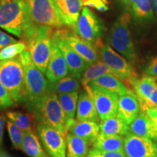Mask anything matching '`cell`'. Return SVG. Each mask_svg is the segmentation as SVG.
I'll return each instance as SVG.
<instances>
[{
    "label": "cell",
    "mask_w": 157,
    "mask_h": 157,
    "mask_svg": "<svg viewBox=\"0 0 157 157\" xmlns=\"http://www.w3.org/2000/svg\"><path fill=\"white\" fill-rule=\"evenodd\" d=\"M36 25L31 19L26 0H0V28L29 40Z\"/></svg>",
    "instance_id": "cell-1"
},
{
    "label": "cell",
    "mask_w": 157,
    "mask_h": 157,
    "mask_svg": "<svg viewBox=\"0 0 157 157\" xmlns=\"http://www.w3.org/2000/svg\"><path fill=\"white\" fill-rule=\"evenodd\" d=\"M24 69L23 101L27 108L38 101L48 92V81L44 73L34 64L29 50L19 55Z\"/></svg>",
    "instance_id": "cell-2"
},
{
    "label": "cell",
    "mask_w": 157,
    "mask_h": 157,
    "mask_svg": "<svg viewBox=\"0 0 157 157\" xmlns=\"http://www.w3.org/2000/svg\"><path fill=\"white\" fill-rule=\"evenodd\" d=\"M37 121L51 125L66 136L68 132V126L58 96L48 92L38 101L29 106Z\"/></svg>",
    "instance_id": "cell-3"
},
{
    "label": "cell",
    "mask_w": 157,
    "mask_h": 157,
    "mask_svg": "<svg viewBox=\"0 0 157 157\" xmlns=\"http://www.w3.org/2000/svg\"><path fill=\"white\" fill-rule=\"evenodd\" d=\"M0 81L15 103L23 101L24 69L19 56L0 60Z\"/></svg>",
    "instance_id": "cell-4"
},
{
    "label": "cell",
    "mask_w": 157,
    "mask_h": 157,
    "mask_svg": "<svg viewBox=\"0 0 157 157\" xmlns=\"http://www.w3.org/2000/svg\"><path fill=\"white\" fill-rule=\"evenodd\" d=\"M129 17L124 14L118 17L111 27L109 43L130 63L137 60V52L129 28Z\"/></svg>",
    "instance_id": "cell-5"
},
{
    "label": "cell",
    "mask_w": 157,
    "mask_h": 157,
    "mask_svg": "<svg viewBox=\"0 0 157 157\" xmlns=\"http://www.w3.org/2000/svg\"><path fill=\"white\" fill-rule=\"evenodd\" d=\"M51 27L39 25L34 34L27 40V48L34 64L45 74L52 50Z\"/></svg>",
    "instance_id": "cell-6"
},
{
    "label": "cell",
    "mask_w": 157,
    "mask_h": 157,
    "mask_svg": "<svg viewBox=\"0 0 157 157\" xmlns=\"http://www.w3.org/2000/svg\"><path fill=\"white\" fill-rule=\"evenodd\" d=\"M100 56L102 61L109 66L113 75L132 87V82L137 77L130 62L116 52L109 44L101 47Z\"/></svg>",
    "instance_id": "cell-7"
},
{
    "label": "cell",
    "mask_w": 157,
    "mask_h": 157,
    "mask_svg": "<svg viewBox=\"0 0 157 157\" xmlns=\"http://www.w3.org/2000/svg\"><path fill=\"white\" fill-rule=\"evenodd\" d=\"M33 21L39 25L60 28L63 25L54 0H26Z\"/></svg>",
    "instance_id": "cell-8"
},
{
    "label": "cell",
    "mask_w": 157,
    "mask_h": 157,
    "mask_svg": "<svg viewBox=\"0 0 157 157\" xmlns=\"http://www.w3.org/2000/svg\"><path fill=\"white\" fill-rule=\"evenodd\" d=\"M36 132L40 142L51 157H66V136L51 125L37 121Z\"/></svg>",
    "instance_id": "cell-9"
},
{
    "label": "cell",
    "mask_w": 157,
    "mask_h": 157,
    "mask_svg": "<svg viewBox=\"0 0 157 157\" xmlns=\"http://www.w3.org/2000/svg\"><path fill=\"white\" fill-rule=\"evenodd\" d=\"M78 36L90 43H96L100 40L104 31V23L87 7L81 12L74 28Z\"/></svg>",
    "instance_id": "cell-10"
},
{
    "label": "cell",
    "mask_w": 157,
    "mask_h": 157,
    "mask_svg": "<svg viewBox=\"0 0 157 157\" xmlns=\"http://www.w3.org/2000/svg\"><path fill=\"white\" fill-rule=\"evenodd\" d=\"M132 87L140 103V111L157 108V79L154 76L145 75L134 80Z\"/></svg>",
    "instance_id": "cell-11"
},
{
    "label": "cell",
    "mask_w": 157,
    "mask_h": 157,
    "mask_svg": "<svg viewBox=\"0 0 157 157\" xmlns=\"http://www.w3.org/2000/svg\"><path fill=\"white\" fill-rule=\"evenodd\" d=\"M124 152L127 157H157V141L129 132L124 136Z\"/></svg>",
    "instance_id": "cell-12"
},
{
    "label": "cell",
    "mask_w": 157,
    "mask_h": 157,
    "mask_svg": "<svg viewBox=\"0 0 157 157\" xmlns=\"http://www.w3.org/2000/svg\"><path fill=\"white\" fill-rule=\"evenodd\" d=\"M86 87L93 96L100 120L117 116L119 98L117 94L100 88L90 87L88 85Z\"/></svg>",
    "instance_id": "cell-13"
},
{
    "label": "cell",
    "mask_w": 157,
    "mask_h": 157,
    "mask_svg": "<svg viewBox=\"0 0 157 157\" xmlns=\"http://www.w3.org/2000/svg\"><path fill=\"white\" fill-rule=\"evenodd\" d=\"M52 40L56 43L62 52L67 63L70 75L78 79L81 78L84 71L90 65L66 42L58 31L52 34Z\"/></svg>",
    "instance_id": "cell-14"
},
{
    "label": "cell",
    "mask_w": 157,
    "mask_h": 157,
    "mask_svg": "<svg viewBox=\"0 0 157 157\" xmlns=\"http://www.w3.org/2000/svg\"><path fill=\"white\" fill-rule=\"evenodd\" d=\"M58 32L71 48L76 51L88 64L91 65L98 61L99 56L93 43L68 31H58Z\"/></svg>",
    "instance_id": "cell-15"
},
{
    "label": "cell",
    "mask_w": 157,
    "mask_h": 157,
    "mask_svg": "<svg viewBox=\"0 0 157 157\" xmlns=\"http://www.w3.org/2000/svg\"><path fill=\"white\" fill-rule=\"evenodd\" d=\"M45 74L48 82L58 81L69 74L66 60L60 49L52 40L51 56Z\"/></svg>",
    "instance_id": "cell-16"
},
{
    "label": "cell",
    "mask_w": 157,
    "mask_h": 157,
    "mask_svg": "<svg viewBox=\"0 0 157 157\" xmlns=\"http://www.w3.org/2000/svg\"><path fill=\"white\" fill-rule=\"evenodd\" d=\"M140 106L136 95L132 90L119 96L117 114L125 123L129 125L140 113Z\"/></svg>",
    "instance_id": "cell-17"
},
{
    "label": "cell",
    "mask_w": 157,
    "mask_h": 157,
    "mask_svg": "<svg viewBox=\"0 0 157 157\" xmlns=\"http://www.w3.org/2000/svg\"><path fill=\"white\" fill-rule=\"evenodd\" d=\"M63 25L75 28L82 6V0H54Z\"/></svg>",
    "instance_id": "cell-18"
},
{
    "label": "cell",
    "mask_w": 157,
    "mask_h": 157,
    "mask_svg": "<svg viewBox=\"0 0 157 157\" xmlns=\"http://www.w3.org/2000/svg\"><path fill=\"white\" fill-rule=\"evenodd\" d=\"M99 117L96 109L93 98L87 87L80 94L76 109V120L99 121Z\"/></svg>",
    "instance_id": "cell-19"
},
{
    "label": "cell",
    "mask_w": 157,
    "mask_h": 157,
    "mask_svg": "<svg viewBox=\"0 0 157 157\" xmlns=\"http://www.w3.org/2000/svg\"><path fill=\"white\" fill-rule=\"evenodd\" d=\"M90 87L100 88L117 94L119 96L125 95L131 90L113 74H105L92 81L88 84Z\"/></svg>",
    "instance_id": "cell-20"
},
{
    "label": "cell",
    "mask_w": 157,
    "mask_h": 157,
    "mask_svg": "<svg viewBox=\"0 0 157 157\" xmlns=\"http://www.w3.org/2000/svg\"><path fill=\"white\" fill-rule=\"evenodd\" d=\"M128 13L138 24H148L154 21V13L151 0H135Z\"/></svg>",
    "instance_id": "cell-21"
},
{
    "label": "cell",
    "mask_w": 157,
    "mask_h": 157,
    "mask_svg": "<svg viewBox=\"0 0 157 157\" xmlns=\"http://www.w3.org/2000/svg\"><path fill=\"white\" fill-rule=\"evenodd\" d=\"M68 132L85 139L93 144L99 135L100 126L95 121H78L76 119L70 127Z\"/></svg>",
    "instance_id": "cell-22"
},
{
    "label": "cell",
    "mask_w": 157,
    "mask_h": 157,
    "mask_svg": "<svg viewBox=\"0 0 157 157\" xmlns=\"http://www.w3.org/2000/svg\"><path fill=\"white\" fill-rule=\"evenodd\" d=\"M129 127V132L140 137H147L157 141V135L150 118L144 111H140Z\"/></svg>",
    "instance_id": "cell-23"
},
{
    "label": "cell",
    "mask_w": 157,
    "mask_h": 157,
    "mask_svg": "<svg viewBox=\"0 0 157 157\" xmlns=\"http://www.w3.org/2000/svg\"><path fill=\"white\" fill-rule=\"evenodd\" d=\"M99 126V135L101 136H125L129 132V125L117 116L102 120Z\"/></svg>",
    "instance_id": "cell-24"
},
{
    "label": "cell",
    "mask_w": 157,
    "mask_h": 157,
    "mask_svg": "<svg viewBox=\"0 0 157 157\" xmlns=\"http://www.w3.org/2000/svg\"><path fill=\"white\" fill-rule=\"evenodd\" d=\"M22 151L31 157H51L45 151L34 130L24 132Z\"/></svg>",
    "instance_id": "cell-25"
},
{
    "label": "cell",
    "mask_w": 157,
    "mask_h": 157,
    "mask_svg": "<svg viewBox=\"0 0 157 157\" xmlns=\"http://www.w3.org/2000/svg\"><path fill=\"white\" fill-rule=\"evenodd\" d=\"M57 96L63 111L68 128H70L72 124L75 121L74 117H75L76 109H77L78 92L74 91L71 93L59 94V95H57Z\"/></svg>",
    "instance_id": "cell-26"
},
{
    "label": "cell",
    "mask_w": 157,
    "mask_h": 157,
    "mask_svg": "<svg viewBox=\"0 0 157 157\" xmlns=\"http://www.w3.org/2000/svg\"><path fill=\"white\" fill-rule=\"evenodd\" d=\"M66 157H86L90 143L85 139L68 132L66 135Z\"/></svg>",
    "instance_id": "cell-27"
},
{
    "label": "cell",
    "mask_w": 157,
    "mask_h": 157,
    "mask_svg": "<svg viewBox=\"0 0 157 157\" xmlns=\"http://www.w3.org/2000/svg\"><path fill=\"white\" fill-rule=\"evenodd\" d=\"M124 137L120 135L101 136L98 135L93 143V148L108 152L124 151Z\"/></svg>",
    "instance_id": "cell-28"
},
{
    "label": "cell",
    "mask_w": 157,
    "mask_h": 157,
    "mask_svg": "<svg viewBox=\"0 0 157 157\" xmlns=\"http://www.w3.org/2000/svg\"><path fill=\"white\" fill-rule=\"evenodd\" d=\"M81 82L72 76H66L58 81L48 82V90L56 95L78 91Z\"/></svg>",
    "instance_id": "cell-29"
},
{
    "label": "cell",
    "mask_w": 157,
    "mask_h": 157,
    "mask_svg": "<svg viewBox=\"0 0 157 157\" xmlns=\"http://www.w3.org/2000/svg\"><path fill=\"white\" fill-rule=\"evenodd\" d=\"M109 74H112L109 66L103 61L98 60L97 62L90 65L87 69L84 71L80 82L84 87L87 86L92 81L99 78L100 76Z\"/></svg>",
    "instance_id": "cell-30"
},
{
    "label": "cell",
    "mask_w": 157,
    "mask_h": 157,
    "mask_svg": "<svg viewBox=\"0 0 157 157\" xmlns=\"http://www.w3.org/2000/svg\"><path fill=\"white\" fill-rule=\"evenodd\" d=\"M6 116L7 119L22 129L23 132L34 130L32 127L33 117L31 115L17 111H10L6 113Z\"/></svg>",
    "instance_id": "cell-31"
},
{
    "label": "cell",
    "mask_w": 157,
    "mask_h": 157,
    "mask_svg": "<svg viewBox=\"0 0 157 157\" xmlns=\"http://www.w3.org/2000/svg\"><path fill=\"white\" fill-rule=\"evenodd\" d=\"M6 121H7V132L13 147L17 150H22V142L24 136V132L16 126L14 123L12 122L10 119H7Z\"/></svg>",
    "instance_id": "cell-32"
},
{
    "label": "cell",
    "mask_w": 157,
    "mask_h": 157,
    "mask_svg": "<svg viewBox=\"0 0 157 157\" xmlns=\"http://www.w3.org/2000/svg\"><path fill=\"white\" fill-rule=\"evenodd\" d=\"M25 48L26 44L22 42L13 43L7 45L0 51V60L15 58L25 50Z\"/></svg>",
    "instance_id": "cell-33"
},
{
    "label": "cell",
    "mask_w": 157,
    "mask_h": 157,
    "mask_svg": "<svg viewBox=\"0 0 157 157\" xmlns=\"http://www.w3.org/2000/svg\"><path fill=\"white\" fill-rule=\"evenodd\" d=\"M14 103L15 102L0 81V109H7L14 105Z\"/></svg>",
    "instance_id": "cell-34"
},
{
    "label": "cell",
    "mask_w": 157,
    "mask_h": 157,
    "mask_svg": "<svg viewBox=\"0 0 157 157\" xmlns=\"http://www.w3.org/2000/svg\"><path fill=\"white\" fill-rule=\"evenodd\" d=\"M86 157H127L124 151L108 152L98 150L95 148H91L88 151Z\"/></svg>",
    "instance_id": "cell-35"
},
{
    "label": "cell",
    "mask_w": 157,
    "mask_h": 157,
    "mask_svg": "<svg viewBox=\"0 0 157 157\" xmlns=\"http://www.w3.org/2000/svg\"><path fill=\"white\" fill-rule=\"evenodd\" d=\"M144 71L146 75L154 76L157 78V56L151 59L146 65Z\"/></svg>",
    "instance_id": "cell-36"
},
{
    "label": "cell",
    "mask_w": 157,
    "mask_h": 157,
    "mask_svg": "<svg viewBox=\"0 0 157 157\" xmlns=\"http://www.w3.org/2000/svg\"><path fill=\"white\" fill-rule=\"evenodd\" d=\"M15 42H17L16 39L0 30V51L7 45Z\"/></svg>",
    "instance_id": "cell-37"
},
{
    "label": "cell",
    "mask_w": 157,
    "mask_h": 157,
    "mask_svg": "<svg viewBox=\"0 0 157 157\" xmlns=\"http://www.w3.org/2000/svg\"><path fill=\"white\" fill-rule=\"evenodd\" d=\"M87 5L95 7L101 11H105L109 9L107 7L106 0H89Z\"/></svg>",
    "instance_id": "cell-38"
},
{
    "label": "cell",
    "mask_w": 157,
    "mask_h": 157,
    "mask_svg": "<svg viewBox=\"0 0 157 157\" xmlns=\"http://www.w3.org/2000/svg\"><path fill=\"white\" fill-rule=\"evenodd\" d=\"M146 113H147V115L148 116V117L150 118L153 124V127H154V130L157 135V108L147 110Z\"/></svg>",
    "instance_id": "cell-39"
},
{
    "label": "cell",
    "mask_w": 157,
    "mask_h": 157,
    "mask_svg": "<svg viewBox=\"0 0 157 157\" xmlns=\"http://www.w3.org/2000/svg\"><path fill=\"white\" fill-rule=\"evenodd\" d=\"M117 1L119 2L124 7L125 10H126L127 12H129L131 5H132V2L135 0H117Z\"/></svg>",
    "instance_id": "cell-40"
},
{
    "label": "cell",
    "mask_w": 157,
    "mask_h": 157,
    "mask_svg": "<svg viewBox=\"0 0 157 157\" xmlns=\"http://www.w3.org/2000/svg\"><path fill=\"white\" fill-rule=\"evenodd\" d=\"M3 131H4V120L0 116V145L2 142V137H3Z\"/></svg>",
    "instance_id": "cell-41"
},
{
    "label": "cell",
    "mask_w": 157,
    "mask_h": 157,
    "mask_svg": "<svg viewBox=\"0 0 157 157\" xmlns=\"http://www.w3.org/2000/svg\"><path fill=\"white\" fill-rule=\"evenodd\" d=\"M151 2L153 10H154V15L157 19V0H151Z\"/></svg>",
    "instance_id": "cell-42"
},
{
    "label": "cell",
    "mask_w": 157,
    "mask_h": 157,
    "mask_svg": "<svg viewBox=\"0 0 157 157\" xmlns=\"http://www.w3.org/2000/svg\"><path fill=\"white\" fill-rule=\"evenodd\" d=\"M156 79H157V78H156Z\"/></svg>",
    "instance_id": "cell-43"
}]
</instances>
